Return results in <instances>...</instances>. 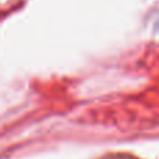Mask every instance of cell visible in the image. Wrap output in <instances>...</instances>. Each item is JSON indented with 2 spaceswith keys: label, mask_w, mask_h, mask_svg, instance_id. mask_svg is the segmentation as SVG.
<instances>
[]
</instances>
